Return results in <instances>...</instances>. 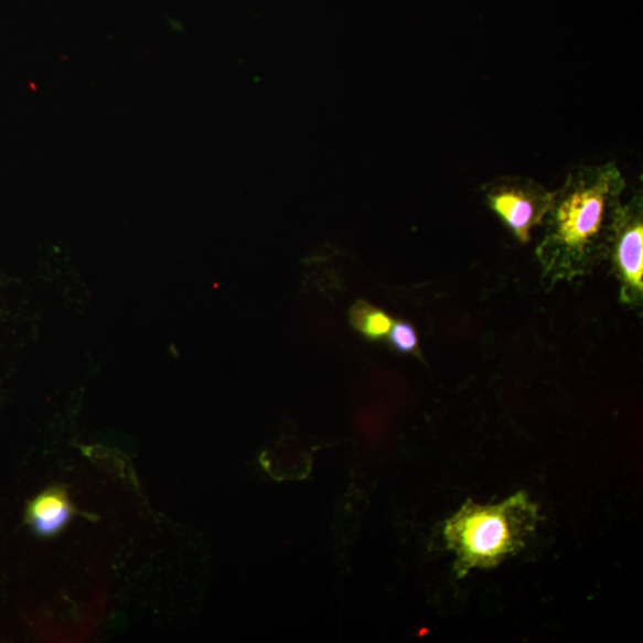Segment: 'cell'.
I'll use <instances>...</instances> for the list:
<instances>
[{"label":"cell","instance_id":"cell-1","mask_svg":"<svg viewBox=\"0 0 643 643\" xmlns=\"http://www.w3.org/2000/svg\"><path fill=\"white\" fill-rule=\"evenodd\" d=\"M626 184L615 162L572 170L553 192L535 256L544 286L591 275L609 258L612 221Z\"/></svg>","mask_w":643,"mask_h":643},{"label":"cell","instance_id":"cell-2","mask_svg":"<svg viewBox=\"0 0 643 643\" xmlns=\"http://www.w3.org/2000/svg\"><path fill=\"white\" fill-rule=\"evenodd\" d=\"M542 521L538 506L525 491L496 505L468 501L443 526L447 548L456 557L457 578L497 567L517 556Z\"/></svg>","mask_w":643,"mask_h":643},{"label":"cell","instance_id":"cell-3","mask_svg":"<svg viewBox=\"0 0 643 643\" xmlns=\"http://www.w3.org/2000/svg\"><path fill=\"white\" fill-rule=\"evenodd\" d=\"M620 286V302L639 310L643 303V197L634 192L621 202L612 221L609 258Z\"/></svg>","mask_w":643,"mask_h":643},{"label":"cell","instance_id":"cell-4","mask_svg":"<svg viewBox=\"0 0 643 643\" xmlns=\"http://www.w3.org/2000/svg\"><path fill=\"white\" fill-rule=\"evenodd\" d=\"M485 202L521 244H528L532 231L542 226L553 192L527 176H502L483 186Z\"/></svg>","mask_w":643,"mask_h":643},{"label":"cell","instance_id":"cell-5","mask_svg":"<svg viewBox=\"0 0 643 643\" xmlns=\"http://www.w3.org/2000/svg\"><path fill=\"white\" fill-rule=\"evenodd\" d=\"M74 514L67 492L62 487H52L41 493L26 511V522L33 531L43 537L62 532Z\"/></svg>","mask_w":643,"mask_h":643},{"label":"cell","instance_id":"cell-6","mask_svg":"<svg viewBox=\"0 0 643 643\" xmlns=\"http://www.w3.org/2000/svg\"><path fill=\"white\" fill-rule=\"evenodd\" d=\"M394 322L386 311L365 301H357L350 311L351 325L369 342L385 340Z\"/></svg>","mask_w":643,"mask_h":643},{"label":"cell","instance_id":"cell-7","mask_svg":"<svg viewBox=\"0 0 643 643\" xmlns=\"http://www.w3.org/2000/svg\"><path fill=\"white\" fill-rule=\"evenodd\" d=\"M388 346L399 354L414 355L424 358L420 337L416 328L408 321L398 320L394 322L390 333L386 336Z\"/></svg>","mask_w":643,"mask_h":643}]
</instances>
